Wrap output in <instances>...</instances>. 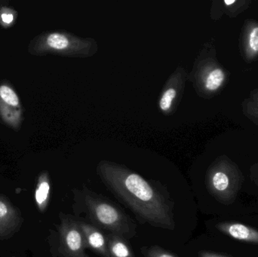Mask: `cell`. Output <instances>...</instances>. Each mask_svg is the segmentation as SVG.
<instances>
[{"label": "cell", "mask_w": 258, "mask_h": 257, "mask_svg": "<svg viewBox=\"0 0 258 257\" xmlns=\"http://www.w3.org/2000/svg\"><path fill=\"white\" fill-rule=\"evenodd\" d=\"M102 178L107 187L142 220L162 229H174L169 204L142 177L131 172L106 167Z\"/></svg>", "instance_id": "obj_1"}, {"label": "cell", "mask_w": 258, "mask_h": 257, "mask_svg": "<svg viewBox=\"0 0 258 257\" xmlns=\"http://www.w3.org/2000/svg\"><path fill=\"white\" fill-rule=\"evenodd\" d=\"M85 202L89 217L95 224L121 236L133 233V226L122 211L111 202L94 193H86Z\"/></svg>", "instance_id": "obj_2"}, {"label": "cell", "mask_w": 258, "mask_h": 257, "mask_svg": "<svg viewBox=\"0 0 258 257\" xmlns=\"http://www.w3.org/2000/svg\"><path fill=\"white\" fill-rule=\"evenodd\" d=\"M57 253L60 257H89L85 250L84 238L79 227L78 221L60 213Z\"/></svg>", "instance_id": "obj_3"}, {"label": "cell", "mask_w": 258, "mask_h": 257, "mask_svg": "<svg viewBox=\"0 0 258 257\" xmlns=\"http://www.w3.org/2000/svg\"><path fill=\"white\" fill-rule=\"evenodd\" d=\"M25 109L18 92L10 81H0V122L14 131H19L24 123Z\"/></svg>", "instance_id": "obj_4"}, {"label": "cell", "mask_w": 258, "mask_h": 257, "mask_svg": "<svg viewBox=\"0 0 258 257\" xmlns=\"http://www.w3.org/2000/svg\"><path fill=\"white\" fill-rule=\"evenodd\" d=\"M23 223L24 217L19 208L7 196L0 194V241L12 238L19 232Z\"/></svg>", "instance_id": "obj_5"}, {"label": "cell", "mask_w": 258, "mask_h": 257, "mask_svg": "<svg viewBox=\"0 0 258 257\" xmlns=\"http://www.w3.org/2000/svg\"><path fill=\"white\" fill-rule=\"evenodd\" d=\"M208 189L219 202L230 204L239 191V183L236 180H232L226 172L218 170L209 178Z\"/></svg>", "instance_id": "obj_6"}, {"label": "cell", "mask_w": 258, "mask_h": 257, "mask_svg": "<svg viewBox=\"0 0 258 257\" xmlns=\"http://www.w3.org/2000/svg\"><path fill=\"white\" fill-rule=\"evenodd\" d=\"M84 238L85 245L102 257H110L107 238L95 226L85 222H78Z\"/></svg>", "instance_id": "obj_7"}, {"label": "cell", "mask_w": 258, "mask_h": 257, "mask_svg": "<svg viewBox=\"0 0 258 257\" xmlns=\"http://www.w3.org/2000/svg\"><path fill=\"white\" fill-rule=\"evenodd\" d=\"M217 228L234 239L258 244V231L249 226L237 223H224L217 225Z\"/></svg>", "instance_id": "obj_8"}, {"label": "cell", "mask_w": 258, "mask_h": 257, "mask_svg": "<svg viewBox=\"0 0 258 257\" xmlns=\"http://www.w3.org/2000/svg\"><path fill=\"white\" fill-rule=\"evenodd\" d=\"M51 197V181L47 170H42L37 178L34 199L36 208L40 213H45L49 205Z\"/></svg>", "instance_id": "obj_9"}, {"label": "cell", "mask_w": 258, "mask_h": 257, "mask_svg": "<svg viewBox=\"0 0 258 257\" xmlns=\"http://www.w3.org/2000/svg\"><path fill=\"white\" fill-rule=\"evenodd\" d=\"M107 241L110 257H135L128 243L121 235L110 234Z\"/></svg>", "instance_id": "obj_10"}, {"label": "cell", "mask_w": 258, "mask_h": 257, "mask_svg": "<svg viewBox=\"0 0 258 257\" xmlns=\"http://www.w3.org/2000/svg\"><path fill=\"white\" fill-rule=\"evenodd\" d=\"M18 12L9 4L4 5L0 8V27L3 29L11 28L18 21Z\"/></svg>", "instance_id": "obj_11"}, {"label": "cell", "mask_w": 258, "mask_h": 257, "mask_svg": "<svg viewBox=\"0 0 258 257\" xmlns=\"http://www.w3.org/2000/svg\"><path fill=\"white\" fill-rule=\"evenodd\" d=\"M224 79V74L221 69H216L210 72L207 79L206 85L209 90L215 91L218 89L222 84Z\"/></svg>", "instance_id": "obj_12"}, {"label": "cell", "mask_w": 258, "mask_h": 257, "mask_svg": "<svg viewBox=\"0 0 258 257\" xmlns=\"http://www.w3.org/2000/svg\"><path fill=\"white\" fill-rule=\"evenodd\" d=\"M142 252L145 257H177L158 246L144 247L142 249Z\"/></svg>", "instance_id": "obj_13"}, {"label": "cell", "mask_w": 258, "mask_h": 257, "mask_svg": "<svg viewBox=\"0 0 258 257\" xmlns=\"http://www.w3.org/2000/svg\"><path fill=\"white\" fill-rule=\"evenodd\" d=\"M176 96V91L173 89H168L162 95V98L160 100V108L163 111L168 110L171 107V104H172L173 100L174 99Z\"/></svg>", "instance_id": "obj_14"}, {"label": "cell", "mask_w": 258, "mask_h": 257, "mask_svg": "<svg viewBox=\"0 0 258 257\" xmlns=\"http://www.w3.org/2000/svg\"><path fill=\"white\" fill-rule=\"evenodd\" d=\"M250 46L254 51H258V27H256L250 35Z\"/></svg>", "instance_id": "obj_15"}, {"label": "cell", "mask_w": 258, "mask_h": 257, "mask_svg": "<svg viewBox=\"0 0 258 257\" xmlns=\"http://www.w3.org/2000/svg\"><path fill=\"white\" fill-rule=\"evenodd\" d=\"M200 257H225L216 253H210V252L203 251L200 253Z\"/></svg>", "instance_id": "obj_16"}, {"label": "cell", "mask_w": 258, "mask_h": 257, "mask_svg": "<svg viewBox=\"0 0 258 257\" xmlns=\"http://www.w3.org/2000/svg\"><path fill=\"white\" fill-rule=\"evenodd\" d=\"M9 1H7V0H0V8L2 6H4V5L9 4Z\"/></svg>", "instance_id": "obj_17"}, {"label": "cell", "mask_w": 258, "mask_h": 257, "mask_svg": "<svg viewBox=\"0 0 258 257\" xmlns=\"http://www.w3.org/2000/svg\"><path fill=\"white\" fill-rule=\"evenodd\" d=\"M224 3L227 5H232L236 3V1H235V0H233V1H227V0H226V1H224Z\"/></svg>", "instance_id": "obj_18"}, {"label": "cell", "mask_w": 258, "mask_h": 257, "mask_svg": "<svg viewBox=\"0 0 258 257\" xmlns=\"http://www.w3.org/2000/svg\"><path fill=\"white\" fill-rule=\"evenodd\" d=\"M9 257H16V256H9Z\"/></svg>", "instance_id": "obj_19"}]
</instances>
